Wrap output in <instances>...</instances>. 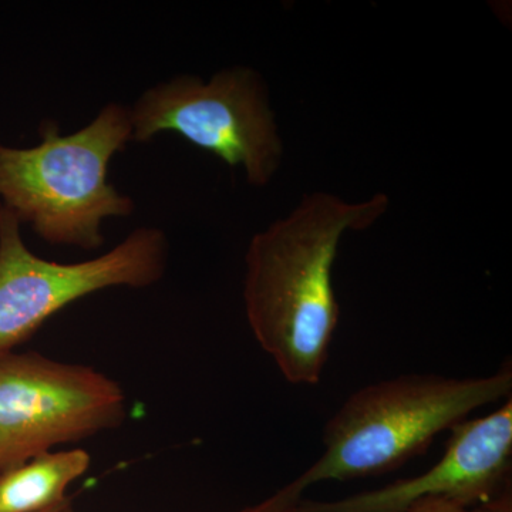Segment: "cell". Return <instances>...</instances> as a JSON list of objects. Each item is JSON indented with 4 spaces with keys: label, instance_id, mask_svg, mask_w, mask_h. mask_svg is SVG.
<instances>
[{
    "label": "cell",
    "instance_id": "1",
    "mask_svg": "<svg viewBox=\"0 0 512 512\" xmlns=\"http://www.w3.org/2000/svg\"><path fill=\"white\" fill-rule=\"evenodd\" d=\"M389 205L382 192L359 202L311 192L249 241L245 316L286 382L313 386L322 380L340 318L333 286L340 241L346 232L372 227Z\"/></svg>",
    "mask_w": 512,
    "mask_h": 512
},
{
    "label": "cell",
    "instance_id": "2",
    "mask_svg": "<svg viewBox=\"0 0 512 512\" xmlns=\"http://www.w3.org/2000/svg\"><path fill=\"white\" fill-rule=\"evenodd\" d=\"M511 362L493 375L454 379L402 375L350 394L323 427L322 456L271 497L239 512H292L323 481H348L399 470L471 413L510 399Z\"/></svg>",
    "mask_w": 512,
    "mask_h": 512
},
{
    "label": "cell",
    "instance_id": "3",
    "mask_svg": "<svg viewBox=\"0 0 512 512\" xmlns=\"http://www.w3.org/2000/svg\"><path fill=\"white\" fill-rule=\"evenodd\" d=\"M131 134L130 107L121 103L106 104L67 136L57 121L43 120L35 147L0 143V204L47 244L97 251L103 222L136 211L133 198L109 183L111 160Z\"/></svg>",
    "mask_w": 512,
    "mask_h": 512
},
{
    "label": "cell",
    "instance_id": "4",
    "mask_svg": "<svg viewBox=\"0 0 512 512\" xmlns=\"http://www.w3.org/2000/svg\"><path fill=\"white\" fill-rule=\"evenodd\" d=\"M131 143L173 133L231 168H242L252 187L274 180L284 143L264 77L249 66L227 67L208 82L178 74L144 90L131 104Z\"/></svg>",
    "mask_w": 512,
    "mask_h": 512
},
{
    "label": "cell",
    "instance_id": "5",
    "mask_svg": "<svg viewBox=\"0 0 512 512\" xmlns=\"http://www.w3.org/2000/svg\"><path fill=\"white\" fill-rule=\"evenodd\" d=\"M170 242L140 227L106 254L73 264L33 254L18 218L0 204V352L15 350L66 306L109 288L144 289L163 281Z\"/></svg>",
    "mask_w": 512,
    "mask_h": 512
},
{
    "label": "cell",
    "instance_id": "6",
    "mask_svg": "<svg viewBox=\"0 0 512 512\" xmlns=\"http://www.w3.org/2000/svg\"><path fill=\"white\" fill-rule=\"evenodd\" d=\"M126 417V393L99 370L36 352H0V474L119 429Z\"/></svg>",
    "mask_w": 512,
    "mask_h": 512
},
{
    "label": "cell",
    "instance_id": "7",
    "mask_svg": "<svg viewBox=\"0 0 512 512\" xmlns=\"http://www.w3.org/2000/svg\"><path fill=\"white\" fill-rule=\"evenodd\" d=\"M512 399L450 431L443 456L420 476L332 501L303 498L292 512H406L426 498L478 507L511 497Z\"/></svg>",
    "mask_w": 512,
    "mask_h": 512
},
{
    "label": "cell",
    "instance_id": "8",
    "mask_svg": "<svg viewBox=\"0 0 512 512\" xmlns=\"http://www.w3.org/2000/svg\"><path fill=\"white\" fill-rule=\"evenodd\" d=\"M92 457L82 448L47 451L0 474V512H37L66 498V490L89 471Z\"/></svg>",
    "mask_w": 512,
    "mask_h": 512
},
{
    "label": "cell",
    "instance_id": "9",
    "mask_svg": "<svg viewBox=\"0 0 512 512\" xmlns=\"http://www.w3.org/2000/svg\"><path fill=\"white\" fill-rule=\"evenodd\" d=\"M406 512H512V498L478 507H466L444 498H426L414 503Z\"/></svg>",
    "mask_w": 512,
    "mask_h": 512
},
{
    "label": "cell",
    "instance_id": "10",
    "mask_svg": "<svg viewBox=\"0 0 512 512\" xmlns=\"http://www.w3.org/2000/svg\"><path fill=\"white\" fill-rule=\"evenodd\" d=\"M37 512H77L76 508H74L73 501L70 500L69 497L64 498V500L60 501L52 507L46 508V510L37 511Z\"/></svg>",
    "mask_w": 512,
    "mask_h": 512
}]
</instances>
